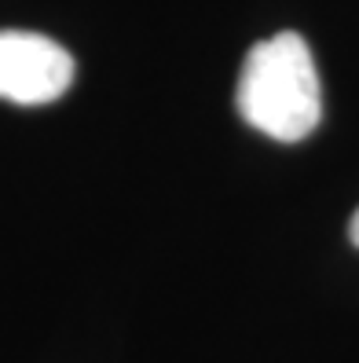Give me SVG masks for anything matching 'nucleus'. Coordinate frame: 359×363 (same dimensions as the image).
<instances>
[{"mask_svg": "<svg viewBox=\"0 0 359 363\" xmlns=\"http://www.w3.org/2000/svg\"><path fill=\"white\" fill-rule=\"evenodd\" d=\"M348 239H352V246H359V209H355V217L348 224Z\"/></svg>", "mask_w": 359, "mask_h": 363, "instance_id": "7ed1b4c3", "label": "nucleus"}, {"mask_svg": "<svg viewBox=\"0 0 359 363\" xmlns=\"http://www.w3.org/2000/svg\"><path fill=\"white\" fill-rule=\"evenodd\" d=\"M74 55L52 37L0 30V99L18 106L52 103L70 89Z\"/></svg>", "mask_w": 359, "mask_h": 363, "instance_id": "f03ea898", "label": "nucleus"}, {"mask_svg": "<svg viewBox=\"0 0 359 363\" xmlns=\"http://www.w3.org/2000/svg\"><path fill=\"white\" fill-rule=\"evenodd\" d=\"M235 106L246 125L279 143H297L315 133L323 118V92L301 33L283 30L246 52Z\"/></svg>", "mask_w": 359, "mask_h": 363, "instance_id": "f257e3e1", "label": "nucleus"}]
</instances>
